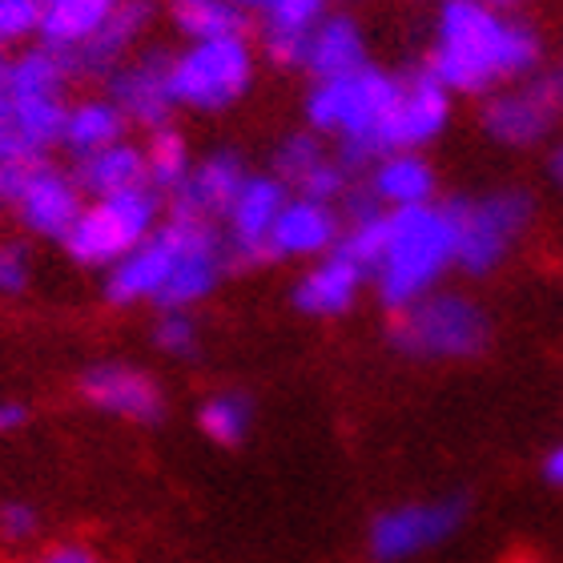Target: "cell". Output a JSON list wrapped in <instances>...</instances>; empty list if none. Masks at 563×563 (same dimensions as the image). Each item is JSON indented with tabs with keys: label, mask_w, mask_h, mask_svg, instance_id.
Returning <instances> with one entry per match:
<instances>
[{
	"label": "cell",
	"mask_w": 563,
	"mask_h": 563,
	"mask_svg": "<svg viewBox=\"0 0 563 563\" xmlns=\"http://www.w3.org/2000/svg\"><path fill=\"white\" fill-rule=\"evenodd\" d=\"M540 65V36L507 21L483 0H443L427 69L451 93H487L499 81L528 77Z\"/></svg>",
	"instance_id": "6da1fadb"
},
{
	"label": "cell",
	"mask_w": 563,
	"mask_h": 563,
	"mask_svg": "<svg viewBox=\"0 0 563 563\" xmlns=\"http://www.w3.org/2000/svg\"><path fill=\"white\" fill-rule=\"evenodd\" d=\"M201 222H189V218H169V222H157L141 246H133L121 262L109 266L106 278V298L113 306H133V302H153L157 290L165 286V278L174 274L181 250L189 246V238Z\"/></svg>",
	"instance_id": "9c48e42d"
},
{
	"label": "cell",
	"mask_w": 563,
	"mask_h": 563,
	"mask_svg": "<svg viewBox=\"0 0 563 563\" xmlns=\"http://www.w3.org/2000/svg\"><path fill=\"white\" fill-rule=\"evenodd\" d=\"M327 157L330 153L322 150V141H318L314 133H294V137L282 141L278 153H274V174L286 181V189H298Z\"/></svg>",
	"instance_id": "f1b7e54d"
},
{
	"label": "cell",
	"mask_w": 563,
	"mask_h": 563,
	"mask_svg": "<svg viewBox=\"0 0 563 563\" xmlns=\"http://www.w3.org/2000/svg\"><path fill=\"white\" fill-rule=\"evenodd\" d=\"M125 113H121L109 97H93V101H81V106H69L65 113V130H60V145L77 157L85 153H97L106 145H118L125 141Z\"/></svg>",
	"instance_id": "d4e9b609"
},
{
	"label": "cell",
	"mask_w": 563,
	"mask_h": 563,
	"mask_svg": "<svg viewBox=\"0 0 563 563\" xmlns=\"http://www.w3.org/2000/svg\"><path fill=\"white\" fill-rule=\"evenodd\" d=\"M366 65V45L363 33L351 16H322V24L310 36L302 69L314 73V81H330V77H346V73Z\"/></svg>",
	"instance_id": "603a6c76"
},
{
	"label": "cell",
	"mask_w": 563,
	"mask_h": 563,
	"mask_svg": "<svg viewBox=\"0 0 563 563\" xmlns=\"http://www.w3.org/2000/svg\"><path fill=\"white\" fill-rule=\"evenodd\" d=\"M451 121V89L431 69H419L399 85V101L383 125V157L399 150H419L434 141Z\"/></svg>",
	"instance_id": "4fadbf2b"
},
{
	"label": "cell",
	"mask_w": 563,
	"mask_h": 563,
	"mask_svg": "<svg viewBox=\"0 0 563 563\" xmlns=\"http://www.w3.org/2000/svg\"><path fill=\"white\" fill-rule=\"evenodd\" d=\"M169 60L174 57H165V53H145L133 65H118L109 73V101L125 113L130 125H141V130L169 125V113L177 109Z\"/></svg>",
	"instance_id": "5bb4252c"
},
{
	"label": "cell",
	"mask_w": 563,
	"mask_h": 563,
	"mask_svg": "<svg viewBox=\"0 0 563 563\" xmlns=\"http://www.w3.org/2000/svg\"><path fill=\"white\" fill-rule=\"evenodd\" d=\"M121 0H41V45L69 53L113 16Z\"/></svg>",
	"instance_id": "cb8c5ba5"
},
{
	"label": "cell",
	"mask_w": 563,
	"mask_h": 563,
	"mask_svg": "<svg viewBox=\"0 0 563 563\" xmlns=\"http://www.w3.org/2000/svg\"><path fill=\"white\" fill-rule=\"evenodd\" d=\"M543 479L552 483V487H563V443L552 446L548 459H543Z\"/></svg>",
	"instance_id": "74e56055"
},
{
	"label": "cell",
	"mask_w": 563,
	"mask_h": 563,
	"mask_svg": "<svg viewBox=\"0 0 563 563\" xmlns=\"http://www.w3.org/2000/svg\"><path fill=\"white\" fill-rule=\"evenodd\" d=\"M41 563H101V560L89 548H81V543H65V548H53Z\"/></svg>",
	"instance_id": "d590c367"
},
{
	"label": "cell",
	"mask_w": 563,
	"mask_h": 563,
	"mask_svg": "<svg viewBox=\"0 0 563 563\" xmlns=\"http://www.w3.org/2000/svg\"><path fill=\"white\" fill-rule=\"evenodd\" d=\"M73 177H77L85 198H109V194H121L130 186H145L150 181L145 150H137L130 141H118V145H106L97 153H85V157H77Z\"/></svg>",
	"instance_id": "7402d4cb"
},
{
	"label": "cell",
	"mask_w": 563,
	"mask_h": 563,
	"mask_svg": "<svg viewBox=\"0 0 563 563\" xmlns=\"http://www.w3.org/2000/svg\"><path fill=\"white\" fill-rule=\"evenodd\" d=\"M150 21H153L150 0H121L118 9H113V16L89 41H81L69 53H60L65 65H69V77H101V73H113L121 65V57L130 53L133 41L145 33Z\"/></svg>",
	"instance_id": "ac0fdd59"
},
{
	"label": "cell",
	"mask_w": 563,
	"mask_h": 563,
	"mask_svg": "<svg viewBox=\"0 0 563 563\" xmlns=\"http://www.w3.org/2000/svg\"><path fill=\"white\" fill-rule=\"evenodd\" d=\"M286 201H290V189H286V181H282L278 174H246L234 206L225 213V222H230V250H225V262L246 266V262L271 258V254H266V242H271V230H274V222H278V213Z\"/></svg>",
	"instance_id": "7c38bea8"
},
{
	"label": "cell",
	"mask_w": 563,
	"mask_h": 563,
	"mask_svg": "<svg viewBox=\"0 0 563 563\" xmlns=\"http://www.w3.org/2000/svg\"><path fill=\"white\" fill-rule=\"evenodd\" d=\"M363 282H371V274L351 262L342 250H330L322 258L310 266V271L298 278L294 286V306L302 310V314H318V318H334V314H346L363 290Z\"/></svg>",
	"instance_id": "d6986e66"
},
{
	"label": "cell",
	"mask_w": 563,
	"mask_h": 563,
	"mask_svg": "<svg viewBox=\"0 0 563 563\" xmlns=\"http://www.w3.org/2000/svg\"><path fill=\"white\" fill-rule=\"evenodd\" d=\"M560 77H563V73H560Z\"/></svg>",
	"instance_id": "b9f144b4"
},
{
	"label": "cell",
	"mask_w": 563,
	"mask_h": 563,
	"mask_svg": "<svg viewBox=\"0 0 563 563\" xmlns=\"http://www.w3.org/2000/svg\"><path fill=\"white\" fill-rule=\"evenodd\" d=\"M254 81V53L246 36H213L194 41L186 53L169 60L174 101L198 113L230 109Z\"/></svg>",
	"instance_id": "52a82bcc"
},
{
	"label": "cell",
	"mask_w": 563,
	"mask_h": 563,
	"mask_svg": "<svg viewBox=\"0 0 563 563\" xmlns=\"http://www.w3.org/2000/svg\"><path fill=\"white\" fill-rule=\"evenodd\" d=\"M563 118V77H531L519 89L495 93L483 109V130L499 145H540Z\"/></svg>",
	"instance_id": "8fae6325"
},
{
	"label": "cell",
	"mask_w": 563,
	"mask_h": 563,
	"mask_svg": "<svg viewBox=\"0 0 563 563\" xmlns=\"http://www.w3.org/2000/svg\"><path fill=\"white\" fill-rule=\"evenodd\" d=\"M230 4H238V9H242V12H246V9H271V4H274V0H230Z\"/></svg>",
	"instance_id": "ab89813d"
},
{
	"label": "cell",
	"mask_w": 563,
	"mask_h": 563,
	"mask_svg": "<svg viewBox=\"0 0 563 563\" xmlns=\"http://www.w3.org/2000/svg\"><path fill=\"white\" fill-rule=\"evenodd\" d=\"M242 181H246V165H242L238 153H210L169 194V218H189V222L225 218L238 198V189H242Z\"/></svg>",
	"instance_id": "2e32d148"
},
{
	"label": "cell",
	"mask_w": 563,
	"mask_h": 563,
	"mask_svg": "<svg viewBox=\"0 0 563 563\" xmlns=\"http://www.w3.org/2000/svg\"><path fill=\"white\" fill-rule=\"evenodd\" d=\"M41 29V0H0V48L16 45Z\"/></svg>",
	"instance_id": "1f68e13d"
},
{
	"label": "cell",
	"mask_w": 563,
	"mask_h": 563,
	"mask_svg": "<svg viewBox=\"0 0 563 563\" xmlns=\"http://www.w3.org/2000/svg\"><path fill=\"white\" fill-rule=\"evenodd\" d=\"M327 16V0H274L262 9V48L274 65L302 69L310 36Z\"/></svg>",
	"instance_id": "ffe728a7"
},
{
	"label": "cell",
	"mask_w": 563,
	"mask_h": 563,
	"mask_svg": "<svg viewBox=\"0 0 563 563\" xmlns=\"http://www.w3.org/2000/svg\"><path fill=\"white\" fill-rule=\"evenodd\" d=\"M451 266H455V225L446 206L427 201V206L387 210V246L371 274L378 302L387 310L419 302Z\"/></svg>",
	"instance_id": "7a4b0ae2"
},
{
	"label": "cell",
	"mask_w": 563,
	"mask_h": 563,
	"mask_svg": "<svg viewBox=\"0 0 563 563\" xmlns=\"http://www.w3.org/2000/svg\"><path fill=\"white\" fill-rule=\"evenodd\" d=\"M383 246H387V210L371 213V218H354L351 230H342L339 246L351 262H358L366 274H375L378 258H383Z\"/></svg>",
	"instance_id": "f546056e"
},
{
	"label": "cell",
	"mask_w": 563,
	"mask_h": 563,
	"mask_svg": "<svg viewBox=\"0 0 563 563\" xmlns=\"http://www.w3.org/2000/svg\"><path fill=\"white\" fill-rule=\"evenodd\" d=\"M81 395L97 411L118 415L133 422H157L165 415V395L141 366L130 363H101L89 366L81 378Z\"/></svg>",
	"instance_id": "9a60e30c"
},
{
	"label": "cell",
	"mask_w": 563,
	"mask_h": 563,
	"mask_svg": "<svg viewBox=\"0 0 563 563\" xmlns=\"http://www.w3.org/2000/svg\"><path fill=\"white\" fill-rule=\"evenodd\" d=\"M162 198L165 194H157L150 181L109 198H93L69 225V234L60 238V246L77 266H113L157 230Z\"/></svg>",
	"instance_id": "277c9868"
},
{
	"label": "cell",
	"mask_w": 563,
	"mask_h": 563,
	"mask_svg": "<svg viewBox=\"0 0 563 563\" xmlns=\"http://www.w3.org/2000/svg\"><path fill=\"white\" fill-rule=\"evenodd\" d=\"M483 4H516V0H483Z\"/></svg>",
	"instance_id": "60d3db41"
},
{
	"label": "cell",
	"mask_w": 563,
	"mask_h": 563,
	"mask_svg": "<svg viewBox=\"0 0 563 563\" xmlns=\"http://www.w3.org/2000/svg\"><path fill=\"white\" fill-rule=\"evenodd\" d=\"M390 314V342L415 358H475L492 342V322L483 306L463 294L431 290Z\"/></svg>",
	"instance_id": "5b68a950"
},
{
	"label": "cell",
	"mask_w": 563,
	"mask_h": 563,
	"mask_svg": "<svg viewBox=\"0 0 563 563\" xmlns=\"http://www.w3.org/2000/svg\"><path fill=\"white\" fill-rule=\"evenodd\" d=\"M33 531H36V511L29 504L0 507V536H4V540H29Z\"/></svg>",
	"instance_id": "e575fe53"
},
{
	"label": "cell",
	"mask_w": 563,
	"mask_h": 563,
	"mask_svg": "<svg viewBox=\"0 0 563 563\" xmlns=\"http://www.w3.org/2000/svg\"><path fill=\"white\" fill-rule=\"evenodd\" d=\"M189 169H194V162H189L186 137H181L174 125L150 130V145H145V174H150V186L169 198V194L189 177Z\"/></svg>",
	"instance_id": "4316f807"
},
{
	"label": "cell",
	"mask_w": 563,
	"mask_h": 563,
	"mask_svg": "<svg viewBox=\"0 0 563 563\" xmlns=\"http://www.w3.org/2000/svg\"><path fill=\"white\" fill-rule=\"evenodd\" d=\"M29 274H33L29 250L16 246V242H4L0 246V294H21L29 286Z\"/></svg>",
	"instance_id": "836d02e7"
},
{
	"label": "cell",
	"mask_w": 563,
	"mask_h": 563,
	"mask_svg": "<svg viewBox=\"0 0 563 563\" xmlns=\"http://www.w3.org/2000/svg\"><path fill=\"white\" fill-rule=\"evenodd\" d=\"M446 213L455 225V266L467 274H492L531 225V198L523 189H499L446 201Z\"/></svg>",
	"instance_id": "8992f818"
},
{
	"label": "cell",
	"mask_w": 563,
	"mask_h": 563,
	"mask_svg": "<svg viewBox=\"0 0 563 563\" xmlns=\"http://www.w3.org/2000/svg\"><path fill=\"white\" fill-rule=\"evenodd\" d=\"M339 238L342 218L334 210V201H314L298 194L282 206L271 242H266V254L271 258H322L339 246Z\"/></svg>",
	"instance_id": "e0dca14e"
},
{
	"label": "cell",
	"mask_w": 563,
	"mask_h": 563,
	"mask_svg": "<svg viewBox=\"0 0 563 563\" xmlns=\"http://www.w3.org/2000/svg\"><path fill=\"white\" fill-rule=\"evenodd\" d=\"M467 516L463 499H431V504L390 507L371 523V555L378 563H402L431 552L459 531Z\"/></svg>",
	"instance_id": "30bf717a"
},
{
	"label": "cell",
	"mask_w": 563,
	"mask_h": 563,
	"mask_svg": "<svg viewBox=\"0 0 563 563\" xmlns=\"http://www.w3.org/2000/svg\"><path fill=\"white\" fill-rule=\"evenodd\" d=\"M250 422H254V407H250L246 395H234V390H225V395H210L198 411L201 434L218 446L242 443V439L250 434Z\"/></svg>",
	"instance_id": "83f0119b"
},
{
	"label": "cell",
	"mask_w": 563,
	"mask_h": 563,
	"mask_svg": "<svg viewBox=\"0 0 563 563\" xmlns=\"http://www.w3.org/2000/svg\"><path fill=\"white\" fill-rule=\"evenodd\" d=\"M548 165H552V177H555V186L563 189V141H560V145H555L552 162H548Z\"/></svg>",
	"instance_id": "f35d334b"
},
{
	"label": "cell",
	"mask_w": 563,
	"mask_h": 563,
	"mask_svg": "<svg viewBox=\"0 0 563 563\" xmlns=\"http://www.w3.org/2000/svg\"><path fill=\"white\" fill-rule=\"evenodd\" d=\"M371 194L387 210H407V206H427L434 201V169L422 162L415 150H399L378 157L371 169Z\"/></svg>",
	"instance_id": "44dd1931"
},
{
	"label": "cell",
	"mask_w": 563,
	"mask_h": 563,
	"mask_svg": "<svg viewBox=\"0 0 563 563\" xmlns=\"http://www.w3.org/2000/svg\"><path fill=\"white\" fill-rule=\"evenodd\" d=\"M24 419H29V407H24V402H0V434L16 431Z\"/></svg>",
	"instance_id": "8d00e7d4"
},
{
	"label": "cell",
	"mask_w": 563,
	"mask_h": 563,
	"mask_svg": "<svg viewBox=\"0 0 563 563\" xmlns=\"http://www.w3.org/2000/svg\"><path fill=\"white\" fill-rule=\"evenodd\" d=\"M399 77L363 65L346 77H330L310 89L306 118L314 133L339 137V162L346 169H363L383 157V125L399 101Z\"/></svg>",
	"instance_id": "3957f363"
},
{
	"label": "cell",
	"mask_w": 563,
	"mask_h": 563,
	"mask_svg": "<svg viewBox=\"0 0 563 563\" xmlns=\"http://www.w3.org/2000/svg\"><path fill=\"white\" fill-rule=\"evenodd\" d=\"M169 16L189 41L242 36V29H246V12L230 0H169Z\"/></svg>",
	"instance_id": "484cf974"
},
{
	"label": "cell",
	"mask_w": 563,
	"mask_h": 563,
	"mask_svg": "<svg viewBox=\"0 0 563 563\" xmlns=\"http://www.w3.org/2000/svg\"><path fill=\"white\" fill-rule=\"evenodd\" d=\"M12 157H33L16 125V106H12V85H9V60L0 57V162Z\"/></svg>",
	"instance_id": "4dcf8cb0"
},
{
	"label": "cell",
	"mask_w": 563,
	"mask_h": 563,
	"mask_svg": "<svg viewBox=\"0 0 563 563\" xmlns=\"http://www.w3.org/2000/svg\"><path fill=\"white\" fill-rule=\"evenodd\" d=\"M153 342L165 354H189L194 342H198V327H194V318L186 310H162L157 327H153Z\"/></svg>",
	"instance_id": "d6a6232c"
},
{
	"label": "cell",
	"mask_w": 563,
	"mask_h": 563,
	"mask_svg": "<svg viewBox=\"0 0 563 563\" xmlns=\"http://www.w3.org/2000/svg\"><path fill=\"white\" fill-rule=\"evenodd\" d=\"M0 201L16 210L21 225L36 238H60L81 218L85 194L77 177L48 165L45 157H12L0 162Z\"/></svg>",
	"instance_id": "ba28073f"
}]
</instances>
